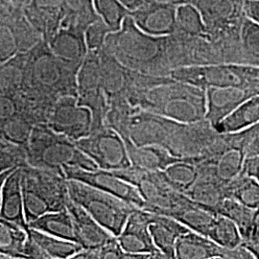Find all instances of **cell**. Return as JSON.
Here are the masks:
<instances>
[{"mask_svg": "<svg viewBox=\"0 0 259 259\" xmlns=\"http://www.w3.org/2000/svg\"><path fill=\"white\" fill-rule=\"evenodd\" d=\"M42 40L23 9L14 5L0 7V64L30 51Z\"/></svg>", "mask_w": 259, "mask_h": 259, "instance_id": "9", "label": "cell"}, {"mask_svg": "<svg viewBox=\"0 0 259 259\" xmlns=\"http://www.w3.org/2000/svg\"><path fill=\"white\" fill-rule=\"evenodd\" d=\"M30 234L51 259L73 258L83 248L73 241L61 239L30 228Z\"/></svg>", "mask_w": 259, "mask_h": 259, "instance_id": "32", "label": "cell"}, {"mask_svg": "<svg viewBox=\"0 0 259 259\" xmlns=\"http://www.w3.org/2000/svg\"><path fill=\"white\" fill-rule=\"evenodd\" d=\"M27 151L29 165L64 175L65 166L88 171L98 169L97 164L78 147L74 140L56 133L47 124L35 126L28 142Z\"/></svg>", "mask_w": 259, "mask_h": 259, "instance_id": "2", "label": "cell"}, {"mask_svg": "<svg viewBox=\"0 0 259 259\" xmlns=\"http://www.w3.org/2000/svg\"><path fill=\"white\" fill-rule=\"evenodd\" d=\"M130 259L129 254L121 248L120 244L115 237L113 240L96 249H83L73 259Z\"/></svg>", "mask_w": 259, "mask_h": 259, "instance_id": "42", "label": "cell"}, {"mask_svg": "<svg viewBox=\"0 0 259 259\" xmlns=\"http://www.w3.org/2000/svg\"><path fill=\"white\" fill-rule=\"evenodd\" d=\"M179 6L152 0L130 16L142 31L152 36L172 35L176 30L177 10Z\"/></svg>", "mask_w": 259, "mask_h": 259, "instance_id": "16", "label": "cell"}, {"mask_svg": "<svg viewBox=\"0 0 259 259\" xmlns=\"http://www.w3.org/2000/svg\"><path fill=\"white\" fill-rule=\"evenodd\" d=\"M227 197L256 209L259 207V183L252 177L241 174L226 187Z\"/></svg>", "mask_w": 259, "mask_h": 259, "instance_id": "34", "label": "cell"}, {"mask_svg": "<svg viewBox=\"0 0 259 259\" xmlns=\"http://www.w3.org/2000/svg\"><path fill=\"white\" fill-rule=\"evenodd\" d=\"M76 144L100 169L115 171L133 165L124 139L107 126L94 130Z\"/></svg>", "mask_w": 259, "mask_h": 259, "instance_id": "10", "label": "cell"}, {"mask_svg": "<svg viewBox=\"0 0 259 259\" xmlns=\"http://www.w3.org/2000/svg\"><path fill=\"white\" fill-rule=\"evenodd\" d=\"M68 180L55 171L27 166L22 168V194L28 224L48 212L66 208Z\"/></svg>", "mask_w": 259, "mask_h": 259, "instance_id": "5", "label": "cell"}, {"mask_svg": "<svg viewBox=\"0 0 259 259\" xmlns=\"http://www.w3.org/2000/svg\"><path fill=\"white\" fill-rule=\"evenodd\" d=\"M66 208L72 217L77 243L83 249H96L113 240L116 236L108 232L82 206L74 203L70 197Z\"/></svg>", "mask_w": 259, "mask_h": 259, "instance_id": "21", "label": "cell"}, {"mask_svg": "<svg viewBox=\"0 0 259 259\" xmlns=\"http://www.w3.org/2000/svg\"><path fill=\"white\" fill-rule=\"evenodd\" d=\"M65 18L62 26H74L83 30L99 19L93 0H65Z\"/></svg>", "mask_w": 259, "mask_h": 259, "instance_id": "33", "label": "cell"}, {"mask_svg": "<svg viewBox=\"0 0 259 259\" xmlns=\"http://www.w3.org/2000/svg\"><path fill=\"white\" fill-rule=\"evenodd\" d=\"M242 174L252 177L259 183V153L254 156L246 157Z\"/></svg>", "mask_w": 259, "mask_h": 259, "instance_id": "46", "label": "cell"}, {"mask_svg": "<svg viewBox=\"0 0 259 259\" xmlns=\"http://www.w3.org/2000/svg\"><path fill=\"white\" fill-rule=\"evenodd\" d=\"M120 1L130 10V12H132L146 5L152 0H120Z\"/></svg>", "mask_w": 259, "mask_h": 259, "instance_id": "49", "label": "cell"}, {"mask_svg": "<svg viewBox=\"0 0 259 259\" xmlns=\"http://www.w3.org/2000/svg\"><path fill=\"white\" fill-rule=\"evenodd\" d=\"M209 158L212 159L218 179L228 185L242 174L246 155L238 146L226 145L218 156Z\"/></svg>", "mask_w": 259, "mask_h": 259, "instance_id": "29", "label": "cell"}, {"mask_svg": "<svg viewBox=\"0 0 259 259\" xmlns=\"http://www.w3.org/2000/svg\"><path fill=\"white\" fill-rule=\"evenodd\" d=\"M132 164L147 171H164L171 164L186 157H176L158 145L138 146L134 142L126 144Z\"/></svg>", "mask_w": 259, "mask_h": 259, "instance_id": "24", "label": "cell"}, {"mask_svg": "<svg viewBox=\"0 0 259 259\" xmlns=\"http://www.w3.org/2000/svg\"><path fill=\"white\" fill-rule=\"evenodd\" d=\"M22 168L0 173V219L29 228L22 194Z\"/></svg>", "mask_w": 259, "mask_h": 259, "instance_id": "17", "label": "cell"}, {"mask_svg": "<svg viewBox=\"0 0 259 259\" xmlns=\"http://www.w3.org/2000/svg\"><path fill=\"white\" fill-rule=\"evenodd\" d=\"M247 241H251V242L259 243V207L255 209L250 238ZM245 242H246V241H245Z\"/></svg>", "mask_w": 259, "mask_h": 259, "instance_id": "48", "label": "cell"}, {"mask_svg": "<svg viewBox=\"0 0 259 259\" xmlns=\"http://www.w3.org/2000/svg\"><path fill=\"white\" fill-rule=\"evenodd\" d=\"M23 254H24V258L51 259L47 252L41 249V247L37 244V242L34 240V238L30 234V231H29L27 242L25 244L24 250H23Z\"/></svg>", "mask_w": 259, "mask_h": 259, "instance_id": "45", "label": "cell"}, {"mask_svg": "<svg viewBox=\"0 0 259 259\" xmlns=\"http://www.w3.org/2000/svg\"><path fill=\"white\" fill-rule=\"evenodd\" d=\"M140 109L133 107L125 98L115 99L109 103V110L105 118V126L117 132L125 143L133 142L130 135L131 120L133 115Z\"/></svg>", "mask_w": 259, "mask_h": 259, "instance_id": "31", "label": "cell"}, {"mask_svg": "<svg viewBox=\"0 0 259 259\" xmlns=\"http://www.w3.org/2000/svg\"><path fill=\"white\" fill-rule=\"evenodd\" d=\"M67 186L70 199L116 237L123 231L131 213L137 208L113 195L79 181L68 180Z\"/></svg>", "mask_w": 259, "mask_h": 259, "instance_id": "7", "label": "cell"}, {"mask_svg": "<svg viewBox=\"0 0 259 259\" xmlns=\"http://www.w3.org/2000/svg\"><path fill=\"white\" fill-rule=\"evenodd\" d=\"M245 0H194L193 5L200 12L207 35L229 61V50L234 36L240 37Z\"/></svg>", "mask_w": 259, "mask_h": 259, "instance_id": "8", "label": "cell"}, {"mask_svg": "<svg viewBox=\"0 0 259 259\" xmlns=\"http://www.w3.org/2000/svg\"><path fill=\"white\" fill-rule=\"evenodd\" d=\"M99 51H90L78 72V102L88 107L93 116V131L105 126L109 102L103 89Z\"/></svg>", "mask_w": 259, "mask_h": 259, "instance_id": "11", "label": "cell"}, {"mask_svg": "<svg viewBox=\"0 0 259 259\" xmlns=\"http://www.w3.org/2000/svg\"><path fill=\"white\" fill-rule=\"evenodd\" d=\"M240 41L244 54L259 65V24L246 16L242 22Z\"/></svg>", "mask_w": 259, "mask_h": 259, "instance_id": "41", "label": "cell"}, {"mask_svg": "<svg viewBox=\"0 0 259 259\" xmlns=\"http://www.w3.org/2000/svg\"><path fill=\"white\" fill-rule=\"evenodd\" d=\"M27 55L19 53L0 65V94H16L23 90Z\"/></svg>", "mask_w": 259, "mask_h": 259, "instance_id": "30", "label": "cell"}, {"mask_svg": "<svg viewBox=\"0 0 259 259\" xmlns=\"http://www.w3.org/2000/svg\"><path fill=\"white\" fill-rule=\"evenodd\" d=\"M111 29L99 19L93 22L85 30V39L90 51L101 50L104 46L106 38L109 34H111Z\"/></svg>", "mask_w": 259, "mask_h": 259, "instance_id": "43", "label": "cell"}, {"mask_svg": "<svg viewBox=\"0 0 259 259\" xmlns=\"http://www.w3.org/2000/svg\"><path fill=\"white\" fill-rule=\"evenodd\" d=\"M170 77L200 89L236 88L259 94L258 65L220 63L190 65L174 69Z\"/></svg>", "mask_w": 259, "mask_h": 259, "instance_id": "6", "label": "cell"}, {"mask_svg": "<svg viewBox=\"0 0 259 259\" xmlns=\"http://www.w3.org/2000/svg\"><path fill=\"white\" fill-rule=\"evenodd\" d=\"M14 6L20 9H24L28 4L31 2V0H12Z\"/></svg>", "mask_w": 259, "mask_h": 259, "instance_id": "51", "label": "cell"}, {"mask_svg": "<svg viewBox=\"0 0 259 259\" xmlns=\"http://www.w3.org/2000/svg\"><path fill=\"white\" fill-rule=\"evenodd\" d=\"M23 11L44 40L48 42L65 20V0H31Z\"/></svg>", "mask_w": 259, "mask_h": 259, "instance_id": "20", "label": "cell"}, {"mask_svg": "<svg viewBox=\"0 0 259 259\" xmlns=\"http://www.w3.org/2000/svg\"><path fill=\"white\" fill-rule=\"evenodd\" d=\"M206 92L205 119L215 129L221 121L234 111L240 104L255 93L236 88H208Z\"/></svg>", "mask_w": 259, "mask_h": 259, "instance_id": "22", "label": "cell"}, {"mask_svg": "<svg viewBox=\"0 0 259 259\" xmlns=\"http://www.w3.org/2000/svg\"><path fill=\"white\" fill-rule=\"evenodd\" d=\"M94 8L99 18L111 29V33L122 27L125 19L130 16V10L120 0H93Z\"/></svg>", "mask_w": 259, "mask_h": 259, "instance_id": "39", "label": "cell"}, {"mask_svg": "<svg viewBox=\"0 0 259 259\" xmlns=\"http://www.w3.org/2000/svg\"><path fill=\"white\" fill-rule=\"evenodd\" d=\"M25 83L23 89L60 99L65 96H78V72L61 61L51 51L46 40L26 52Z\"/></svg>", "mask_w": 259, "mask_h": 259, "instance_id": "3", "label": "cell"}, {"mask_svg": "<svg viewBox=\"0 0 259 259\" xmlns=\"http://www.w3.org/2000/svg\"><path fill=\"white\" fill-rule=\"evenodd\" d=\"M203 158L204 156L186 157L184 160L167 167L164 171H161L162 177L172 188L185 194L199 178L198 163Z\"/></svg>", "mask_w": 259, "mask_h": 259, "instance_id": "27", "label": "cell"}, {"mask_svg": "<svg viewBox=\"0 0 259 259\" xmlns=\"http://www.w3.org/2000/svg\"><path fill=\"white\" fill-rule=\"evenodd\" d=\"M243 9L246 17L259 24V0H245Z\"/></svg>", "mask_w": 259, "mask_h": 259, "instance_id": "47", "label": "cell"}, {"mask_svg": "<svg viewBox=\"0 0 259 259\" xmlns=\"http://www.w3.org/2000/svg\"><path fill=\"white\" fill-rule=\"evenodd\" d=\"M141 110L181 123H196L205 119L206 92L192 84L174 80L152 89Z\"/></svg>", "mask_w": 259, "mask_h": 259, "instance_id": "4", "label": "cell"}, {"mask_svg": "<svg viewBox=\"0 0 259 259\" xmlns=\"http://www.w3.org/2000/svg\"><path fill=\"white\" fill-rule=\"evenodd\" d=\"M156 1L172 4L175 6H181V5H185V4H192L194 0H156Z\"/></svg>", "mask_w": 259, "mask_h": 259, "instance_id": "50", "label": "cell"}, {"mask_svg": "<svg viewBox=\"0 0 259 259\" xmlns=\"http://www.w3.org/2000/svg\"><path fill=\"white\" fill-rule=\"evenodd\" d=\"M175 32L189 37L208 36L203 18L193 4L178 7Z\"/></svg>", "mask_w": 259, "mask_h": 259, "instance_id": "37", "label": "cell"}, {"mask_svg": "<svg viewBox=\"0 0 259 259\" xmlns=\"http://www.w3.org/2000/svg\"><path fill=\"white\" fill-rule=\"evenodd\" d=\"M188 231L189 229L184 224L167 215L154 213L150 224V232L153 240L165 258H176L177 241Z\"/></svg>", "mask_w": 259, "mask_h": 259, "instance_id": "23", "label": "cell"}, {"mask_svg": "<svg viewBox=\"0 0 259 259\" xmlns=\"http://www.w3.org/2000/svg\"><path fill=\"white\" fill-rule=\"evenodd\" d=\"M13 4L12 0H0V7H8Z\"/></svg>", "mask_w": 259, "mask_h": 259, "instance_id": "52", "label": "cell"}, {"mask_svg": "<svg viewBox=\"0 0 259 259\" xmlns=\"http://www.w3.org/2000/svg\"><path fill=\"white\" fill-rule=\"evenodd\" d=\"M103 89L108 102L115 99H127L134 85L135 70L123 64L102 48L99 51Z\"/></svg>", "mask_w": 259, "mask_h": 259, "instance_id": "19", "label": "cell"}, {"mask_svg": "<svg viewBox=\"0 0 259 259\" xmlns=\"http://www.w3.org/2000/svg\"><path fill=\"white\" fill-rule=\"evenodd\" d=\"M27 165V146L0 138V173Z\"/></svg>", "mask_w": 259, "mask_h": 259, "instance_id": "40", "label": "cell"}, {"mask_svg": "<svg viewBox=\"0 0 259 259\" xmlns=\"http://www.w3.org/2000/svg\"><path fill=\"white\" fill-rule=\"evenodd\" d=\"M47 44L61 61L77 71L90 52L85 30L74 26H62Z\"/></svg>", "mask_w": 259, "mask_h": 259, "instance_id": "18", "label": "cell"}, {"mask_svg": "<svg viewBox=\"0 0 259 259\" xmlns=\"http://www.w3.org/2000/svg\"><path fill=\"white\" fill-rule=\"evenodd\" d=\"M35 124L21 112L4 122H0L1 137L12 142L27 146Z\"/></svg>", "mask_w": 259, "mask_h": 259, "instance_id": "38", "label": "cell"}, {"mask_svg": "<svg viewBox=\"0 0 259 259\" xmlns=\"http://www.w3.org/2000/svg\"><path fill=\"white\" fill-rule=\"evenodd\" d=\"M175 255L179 259L253 258L244 245L235 249H226L210 238L189 230L176 243Z\"/></svg>", "mask_w": 259, "mask_h": 259, "instance_id": "15", "label": "cell"}, {"mask_svg": "<svg viewBox=\"0 0 259 259\" xmlns=\"http://www.w3.org/2000/svg\"><path fill=\"white\" fill-rule=\"evenodd\" d=\"M121 64L133 70L156 76H170L168 36L145 33L128 16L119 31L108 35L103 47Z\"/></svg>", "mask_w": 259, "mask_h": 259, "instance_id": "1", "label": "cell"}, {"mask_svg": "<svg viewBox=\"0 0 259 259\" xmlns=\"http://www.w3.org/2000/svg\"><path fill=\"white\" fill-rule=\"evenodd\" d=\"M153 215V212L137 207L117 236L121 248L129 254L130 258H165L150 232Z\"/></svg>", "mask_w": 259, "mask_h": 259, "instance_id": "12", "label": "cell"}, {"mask_svg": "<svg viewBox=\"0 0 259 259\" xmlns=\"http://www.w3.org/2000/svg\"><path fill=\"white\" fill-rule=\"evenodd\" d=\"M236 136L238 144L246 157L254 156L259 153V123L252 126L250 129L246 130L238 134H233Z\"/></svg>", "mask_w": 259, "mask_h": 259, "instance_id": "44", "label": "cell"}, {"mask_svg": "<svg viewBox=\"0 0 259 259\" xmlns=\"http://www.w3.org/2000/svg\"><path fill=\"white\" fill-rule=\"evenodd\" d=\"M208 238L223 248L231 250L239 247L244 242L237 225L222 214L217 215L208 234Z\"/></svg>", "mask_w": 259, "mask_h": 259, "instance_id": "36", "label": "cell"}, {"mask_svg": "<svg viewBox=\"0 0 259 259\" xmlns=\"http://www.w3.org/2000/svg\"><path fill=\"white\" fill-rule=\"evenodd\" d=\"M47 125L56 133L76 142L93 132V112L88 107L80 105L76 96L61 97L56 103Z\"/></svg>", "mask_w": 259, "mask_h": 259, "instance_id": "13", "label": "cell"}, {"mask_svg": "<svg viewBox=\"0 0 259 259\" xmlns=\"http://www.w3.org/2000/svg\"><path fill=\"white\" fill-rule=\"evenodd\" d=\"M259 123V94L240 104L215 128L218 134H238Z\"/></svg>", "mask_w": 259, "mask_h": 259, "instance_id": "25", "label": "cell"}, {"mask_svg": "<svg viewBox=\"0 0 259 259\" xmlns=\"http://www.w3.org/2000/svg\"><path fill=\"white\" fill-rule=\"evenodd\" d=\"M29 228L0 219L1 258H24L23 250L29 236Z\"/></svg>", "mask_w": 259, "mask_h": 259, "instance_id": "28", "label": "cell"}, {"mask_svg": "<svg viewBox=\"0 0 259 259\" xmlns=\"http://www.w3.org/2000/svg\"><path fill=\"white\" fill-rule=\"evenodd\" d=\"M217 212L230 218L237 225L244 242L250 238L255 209L250 208L232 198H226L219 205Z\"/></svg>", "mask_w": 259, "mask_h": 259, "instance_id": "35", "label": "cell"}, {"mask_svg": "<svg viewBox=\"0 0 259 259\" xmlns=\"http://www.w3.org/2000/svg\"><path fill=\"white\" fill-rule=\"evenodd\" d=\"M67 180H75L91 185L104 192L113 195L126 203L139 208L145 207V201L139 193V189L115 175L112 171L98 168L88 171L77 167L64 168Z\"/></svg>", "mask_w": 259, "mask_h": 259, "instance_id": "14", "label": "cell"}, {"mask_svg": "<svg viewBox=\"0 0 259 259\" xmlns=\"http://www.w3.org/2000/svg\"><path fill=\"white\" fill-rule=\"evenodd\" d=\"M29 227L58 238L77 243L72 217L67 208L46 213L29 223Z\"/></svg>", "mask_w": 259, "mask_h": 259, "instance_id": "26", "label": "cell"}]
</instances>
